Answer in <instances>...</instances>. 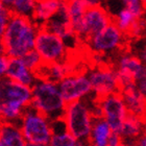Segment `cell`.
<instances>
[{
	"label": "cell",
	"instance_id": "cell-1",
	"mask_svg": "<svg viewBox=\"0 0 146 146\" xmlns=\"http://www.w3.org/2000/svg\"><path fill=\"white\" fill-rule=\"evenodd\" d=\"M39 28L33 18L12 13L2 36L5 54L9 58H22L35 49Z\"/></svg>",
	"mask_w": 146,
	"mask_h": 146
},
{
	"label": "cell",
	"instance_id": "cell-2",
	"mask_svg": "<svg viewBox=\"0 0 146 146\" xmlns=\"http://www.w3.org/2000/svg\"><path fill=\"white\" fill-rule=\"evenodd\" d=\"M31 87L13 79H0V121H20L24 110L31 106Z\"/></svg>",
	"mask_w": 146,
	"mask_h": 146
},
{
	"label": "cell",
	"instance_id": "cell-3",
	"mask_svg": "<svg viewBox=\"0 0 146 146\" xmlns=\"http://www.w3.org/2000/svg\"><path fill=\"white\" fill-rule=\"evenodd\" d=\"M31 106L54 121L63 118L67 102L61 93L58 82L45 78H36L31 86Z\"/></svg>",
	"mask_w": 146,
	"mask_h": 146
},
{
	"label": "cell",
	"instance_id": "cell-4",
	"mask_svg": "<svg viewBox=\"0 0 146 146\" xmlns=\"http://www.w3.org/2000/svg\"><path fill=\"white\" fill-rule=\"evenodd\" d=\"M62 119L67 131L76 139L88 141L95 119L91 104H89L85 99L69 102L66 104Z\"/></svg>",
	"mask_w": 146,
	"mask_h": 146
},
{
	"label": "cell",
	"instance_id": "cell-5",
	"mask_svg": "<svg viewBox=\"0 0 146 146\" xmlns=\"http://www.w3.org/2000/svg\"><path fill=\"white\" fill-rule=\"evenodd\" d=\"M20 128L27 143L49 144L53 135L52 120L31 106H28L22 114Z\"/></svg>",
	"mask_w": 146,
	"mask_h": 146
},
{
	"label": "cell",
	"instance_id": "cell-6",
	"mask_svg": "<svg viewBox=\"0 0 146 146\" xmlns=\"http://www.w3.org/2000/svg\"><path fill=\"white\" fill-rule=\"evenodd\" d=\"M35 49L44 64L63 62L70 58V49L66 41L43 26H40L36 34Z\"/></svg>",
	"mask_w": 146,
	"mask_h": 146
},
{
	"label": "cell",
	"instance_id": "cell-7",
	"mask_svg": "<svg viewBox=\"0 0 146 146\" xmlns=\"http://www.w3.org/2000/svg\"><path fill=\"white\" fill-rule=\"evenodd\" d=\"M128 40L126 35L112 21L104 29L90 38L85 44L95 54H107L121 50L127 44Z\"/></svg>",
	"mask_w": 146,
	"mask_h": 146
},
{
	"label": "cell",
	"instance_id": "cell-8",
	"mask_svg": "<svg viewBox=\"0 0 146 146\" xmlns=\"http://www.w3.org/2000/svg\"><path fill=\"white\" fill-rule=\"evenodd\" d=\"M95 97L100 98L107 95L120 92L121 87L115 67L99 63L88 72Z\"/></svg>",
	"mask_w": 146,
	"mask_h": 146
},
{
	"label": "cell",
	"instance_id": "cell-9",
	"mask_svg": "<svg viewBox=\"0 0 146 146\" xmlns=\"http://www.w3.org/2000/svg\"><path fill=\"white\" fill-rule=\"evenodd\" d=\"M101 110V117L106 120L115 133H119L125 118L127 117L128 110L120 92L96 98Z\"/></svg>",
	"mask_w": 146,
	"mask_h": 146
},
{
	"label": "cell",
	"instance_id": "cell-10",
	"mask_svg": "<svg viewBox=\"0 0 146 146\" xmlns=\"http://www.w3.org/2000/svg\"><path fill=\"white\" fill-rule=\"evenodd\" d=\"M112 21L113 16L101 4L89 7L76 31V36L79 41L87 42L90 38L104 29Z\"/></svg>",
	"mask_w": 146,
	"mask_h": 146
},
{
	"label": "cell",
	"instance_id": "cell-11",
	"mask_svg": "<svg viewBox=\"0 0 146 146\" xmlns=\"http://www.w3.org/2000/svg\"><path fill=\"white\" fill-rule=\"evenodd\" d=\"M58 87L67 104L85 99L87 96L93 93L88 73L82 71H76L66 76L58 82Z\"/></svg>",
	"mask_w": 146,
	"mask_h": 146
},
{
	"label": "cell",
	"instance_id": "cell-12",
	"mask_svg": "<svg viewBox=\"0 0 146 146\" xmlns=\"http://www.w3.org/2000/svg\"><path fill=\"white\" fill-rule=\"evenodd\" d=\"M116 71L120 87L133 85L137 79L146 74V66L142 58L129 52H123L117 62Z\"/></svg>",
	"mask_w": 146,
	"mask_h": 146
},
{
	"label": "cell",
	"instance_id": "cell-13",
	"mask_svg": "<svg viewBox=\"0 0 146 146\" xmlns=\"http://www.w3.org/2000/svg\"><path fill=\"white\" fill-rule=\"evenodd\" d=\"M42 26L45 27L46 29L54 33L55 35L60 36L61 38H63L66 41V43L68 41H70V40H77V41H79L78 38L76 36L74 31H73L72 25L70 23L65 1L63 6L61 7V9L52 18L49 19L46 23H44Z\"/></svg>",
	"mask_w": 146,
	"mask_h": 146
},
{
	"label": "cell",
	"instance_id": "cell-14",
	"mask_svg": "<svg viewBox=\"0 0 146 146\" xmlns=\"http://www.w3.org/2000/svg\"><path fill=\"white\" fill-rule=\"evenodd\" d=\"M76 72L75 65L70 58L63 62H56L52 64H44L39 68L36 74V78H45L54 82H60L66 76Z\"/></svg>",
	"mask_w": 146,
	"mask_h": 146
},
{
	"label": "cell",
	"instance_id": "cell-15",
	"mask_svg": "<svg viewBox=\"0 0 146 146\" xmlns=\"http://www.w3.org/2000/svg\"><path fill=\"white\" fill-rule=\"evenodd\" d=\"M120 93L129 114L146 117V96L138 90L135 84L121 88Z\"/></svg>",
	"mask_w": 146,
	"mask_h": 146
},
{
	"label": "cell",
	"instance_id": "cell-16",
	"mask_svg": "<svg viewBox=\"0 0 146 146\" xmlns=\"http://www.w3.org/2000/svg\"><path fill=\"white\" fill-rule=\"evenodd\" d=\"M146 131V117L128 114L119 131L124 142L134 146L135 141Z\"/></svg>",
	"mask_w": 146,
	"mask_h": 146
},
{
	"label": "cell",
	"instance_id": "cell-17",
	"mask_svg": "<svg viewBox=\"0 0 146 146\" xmlns=\"http://www.w3.org/2000/svg\"><path fill=\"white\" fill-rule=\"evenodd\" d=\"M6 77L29 87L34 85L36 80L35 72L25 65L22 58H9Z\"/></svg>",
	"mask_w": 146,
	"mask_h": 146
},
{
	"label": "cell",
	"instance_id": "cell-18",
	"mask_svg": "<svg viewBox=\"0 0 146 146\" xmlns=\"http://www.w3.org/2000/svg\"><path fill=\"white\" fill-rule=\"evenodd\" d=\"M114 133L104 118H95L88 139L89 146H109Z\"/></svg>",
	"mask_w": 146,
	"mask_h": 146
},
{
	"label": "cell",
	"instance_id": "cell-19",
	"mask_svg": "<svg viewBox=\"0 0 146 146\" xmlns=\"http://www.w3.org/2000/svg\"><path fill=\"white\" fill-rule=\"evenodd\" d=\"M65 0H40L36 3L33 20L39 26L52 18L61 9Z\"/></svg>",
	"mask_w": 146,
	"mask_h": 146
},
{
	"label": "cell",
	"instance_id": "cell-20",
	"mask_svg": "<svg viewBox=\"0 0 146 146\" xmlns=\"http://www.w3.org/2000/svg\"><path fill=\"white\" fill-rule=\"evenodd\" d=\"M0 138L3 146H25L27 143L20 125L15 122L0 121Z\"/></svg>",
	"mask_w": 146,
	"mask_h": 146
},
{
	"label": "cell",
	"instance_id": "cell-21",
	"mask_svg": "<svg viewBox=\"0 0 146 146\" xmlns=\"http://www.w3.org/2000/svg\"><path fill=\"white\" fill-rule=\"evenodd\" d=\"M65 2H66L68 17L72 25L73 31L76 35V31L80 25L82 17L89 7L84 0H65Z\"/></svg>",
	"mask_w": 146,
	"mask_h": 146
},
{
	"label": "cell",
	"instance_id": "cell-22",
	"mask_svg": "<svg viewBox=\"0 0 146 146\" xmlns=\"http://www.w3.org/2000/svg\"><path fill=\"white\" fill-rule=\"evenodd\" d=\"M79 140L76 139L72 134L64 127L58 128V131L54 129L51 140L49 142V146H78Z\"/></svg>",
	"mask_w": 146,
	"mask_h": 146
},
{
	"label": "cell",
	"instance_id": "cell-23",
	"mask_svg": "<svg viewBox=\"0 0 146 146\" xmlns=\"http://www.w3.org/2000/svg\"><path fill=\"white\" fill-rule=\"evenodd\" d=\"M138 19L140 18H137L131 11H128L125 7H122L121 9H119L118 13L113 16V21L115 22L117 26L125 35L127 34L128 31L131 29V27L134 25V23L137 21Z\"/></svg>",
	"mask_w": 146,
	"mask_h": 146
},
{
	"label": "cell",
	"instance_id": "cell-24",
	"mask_svg": "<svg viewBox=\"0 0 146 146\" xmlns=\"http://www.w3.org/2000/svg\"><path fill=\"white\" fill-rule=\"evenodd\" d=\"M36 3V2L35 0H16L14 5L11 9V12L13 14H18V15L33 18Z\"/></svg>",
	"mask_w": 146,
	"mask_h": 146
},
{
	"label": "cell",
	"instance_id": "cell-25",
	"mask_svg": "<svg viewBox=\"0 0 146 146\" xmlns=\"http://www.w3.org/2000/svg\"><path fill=\"white\" fill-rule=\"evenodd\" d=\"M22 60L25 63V65L35 73L39 70V68L43 65L42 58L40 56L39 52L36 51V49L28 51L26 54L22 56Z\"/></svg>",
	"mask_w": 146,
	"mask_h": 146
},
{
	"label": "cell",
	"instance_id": "cell-26",
	"mask_svg": "<svg viewBox=\"0 0 146 146\" xmlns=\"http://www.w3.org/2000/svg\"><path fill=\"white\" fill-rule=\"evenodd\" d=\"M123 7L131 11L137 18H142L146 13V7L141 0H121Z\"/></svg>",
	"mask_w": 146,
	"mask_h": 146
},
{
	"label": "cell",
	"instance_id": "cell-27",
	"mask_svg": "<svg viewBox=\"0 0 146 146\" xmlns=\"http://www.w3.org/2000/svg\"><path fill=\"white\" fill-rule=\"evenodd\" d=\"M12 15V12L9 7H6L1 1H0V40L2 39L5 28L9 23V17Z\"/></svg>",
	"mask_w": 146,
	"mask_h": 146
},
{
	"label": "cell",
	"instance_id": "cell-28",
	"mask_svg": "<svg viewBox=\"0 0 146 146\" xmlns=\"http://www.w3.org/2000/svg\"><path fill=\"white\" fill-rule=\"evenodd\" d=\"M9 58L6 54L0 55V79L6 76V71L9 68Z\"/></svg>",
	"mask_w": 146,
	"mask_h": 146
},
{
	"label": "cell",
	"instance_id": "cell-29",
	"mask_svg": "<svg viewBox=\"0 0 146 146\" xmlns=\"http://www.w3.org/2000/svg\"><path fill=\"white\" fill-rule=\"evenodd\" d=\"M135 85L138 88V90L146 96V74L142 76V77H140L139 79H137Z\"/></svg>",
	"mask_w": 146,
	"mask_h": 146
},
{
	"label": "cell",
	"instance_id": "cell-30",
	"mask_svg": "<svg viewBox=\"0 0 146 146\" xmlns=\"http://www.w3.org/2000/svg\"><path fill=\"white\" fill-rule=\"evenodd\" d=\"M134 146H146V131L135 141Z\"/></svg>",
	"mask_w": 146,
	"mask_h": 146
},
{
	"label": "cell",
	"instance_id": "cell-31",
	"mask_svg": "<svg viewBox=\"0 0 146 146\" xmlns=\"http://www.w3.org/2000/svg\"><path fill=\"white\" fill-rule=\"evenodd\" d=\"M86 2V4L88 5V7H92V6L100 5L101 0H84Z\"/></svg>",
	"mask_w": 146,
	"mask_h": 146
},
{
	"label": "cell",
	"instance_id": "cell-32",
	"mask_svg": "<svg viewBox=\"0 0 146 146\" xmlns=\"http://www.w3.org/2000/svg\"><path fill=\"white\" fill-rule=\"evenodd\" d=\"M1 2L6 6V7H9V9H12V6L14 5V3H15L16 0H0Z\"/></svg>",
	"mask_w": 146,
	"mask_h": 146
},
{
	"label": "cell",
	"instance_id": "cell-33",
	"mask_svg": "<svg viewBox=\"0 0 146 146\" xmlns=\"http://www.w3.org/2000/svg\"><path fill=\"white\" fill-rule=\"evenodd\" d=\"M140 58H142V61L144 62V64H145V66H146V45L144 46V48L142 49V51H141Z\"/></svg>",
	"mask_w": 146,
	"mask_h": 146
},
{
	"label": "cell",
	"instance_id": "cell-34",
	"mask_svg": "<svg viewBox=\"0 0 146 146\" xmlns=\"http://www.w3.org/2000/svg\"><path fill=\"white\" fill-rule=\"evenodd\" d=\"M5 54V47H4V44L2 42V39L0 40V55Z\"/></svg>",
	"mask_w": 146,
	"mask_h": 146
},
{
	"label": "cell",
	"instance_id": "cell-35",
	"mask_svg": "<svg viewBox=\"0 0 146 146\" xmlns=\"http://www.w3.org/2000/svg\"><path fill=\"white\" fill-rule=\"evenodd\" d=\"M25 146H49V144H42V143H26Z\"/></svg>",
	"mask_w": 146,
	"mask_h": 146
},
{
	"label": "cell",
	"instance_id": "cell-36",
	"mask_svg": "<svg viewBox=\"0 0 146 146\" xmlns=\"http://www.w3.org/2000/svg\"><path fill=\"white\" fill-rule=\"evenodd\" d=\"M78 146H89L88 141H82V140H79Z\"/></svg>",
	"mask_w": 146,
	"mask_h": 146
},
{
	"label": "cell",
	"instance_id": "cell-37",
	"mask_svg": "<svg viewBox=\"0 0 146 146\" xmlns=\"http://www.w3.org/2000/svg\"><path fill=\"white\" fill-rule=\"evenodd\" d=\"M119 146H131V145H129L128 143H126V142H124V141H123V142H122V143L120 144Z\"/></svg>",
	"mask_w": 146,
	"mask_h": 146
},
{
	"label": "cell",
	"instance_id": "cell-38",
	"mask_svg": "<svg viewBox=\"0 0 146 146\" xmlns=\"http://www.w3.org/2000/svg\"><path fill=\"white\" fill-rule=\"evenodd\" d=\"M144 21H145V36H146V13L144 15Z\"/></svg>",
	"mask_w": 146,
	"mask_h": 146
},
{
	"label": "cell",
	"instance_id": "cell-39",
	"mask_svg": "<svg viewBox=\"0 0 146 146\" xmlns=\"http://www.w3.org/2000/svg\"><path fill=\"white\" fill-rule=\"evenodd\" d=\"M141 1H142V2H143L144 6H145V7H146V0H141Z\"/></svg>",
	"mask_w": 146,
	"mask_h": 146
},
{
	"label": "cell",
	"instance_id": "cell-40",
	"mask_svg": "<svg viewBox=\"0 0 146 146\" xmlns=\"http://www.w3.org/2000/svg\"><path fill=\"white\" fill-rule=\"evenodd\" d=\"M0 146H3V143H2V141H1V138H0Z\"/></svg>",
	"mask_w": 146,
	"mask_h": 146
},
{
	"label": "cell",
	"instance_id": "cell-41",
	"mask_svg": "<svg viewBox=\"0 0 146 146\" xmlns=\"http://www.w3.org/2000/svg\"><path fill=\"white\" fill-rule=\"evenodd\" d=\"M35 1H36V2H38V1H40V0H35Z\"/></svg>",
	"mask_w": 146,
	"mask_h": 146
}]
</instances>
